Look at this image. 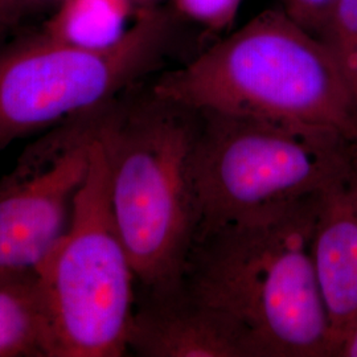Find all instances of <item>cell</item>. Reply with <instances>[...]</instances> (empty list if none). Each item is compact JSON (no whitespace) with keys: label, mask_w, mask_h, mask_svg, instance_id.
<instances>
[{"label":"cell","mask_w":357,"mask_h":357,"mask_svg":"<svg viewBox=\"0 0 357 357\" xmlns=\"http://www.w3.org/2000/svg\"><path fill=\"white\" fill-rule=\"evenodd\" d=\"M63 0H0V38L28 17Z\"/></svg>","instance_id":"cell-15"},{"label":"cell","mask_w":357,"mask_h":357,"mask_svg":"<svg viewBox=\"0 0 357 357\" xmlns=\"http://www.w3.org/2000/svg\"><path fill=\"white\" fill-rule=\"evenodd\" d=\"M172 36L171 13L150 8L106 48L76 47L45 33L0 45V151L138 85L160 65Z\"/></svg>","instance_id":"cell-4"},{"label":"cell","mask_w":357,"mask_h":357,"mask_svg":"<svg viewBox=\"0 0 357 357\" xmlns=\"http://www.w3.org/2000/svg\"><path fill=\"white\" fill-rule=\"evenodd\" d=\"M318 196L196 233L181 282L253 357L333 356L311 250Z\"/></svg>","instance_id":"cell-1"},{"label":"cell","mask_w":357,"mask_h":357,"mask_svg":"<svg viewBox=\"0 0 357 357\" xmlns=\"http://www.w3.org/2000/svg\"><path fill=\"white\" fill-rule=\"evenodd\" d=\"M38 273L48 308L53 357L128 355L138 281L112 212L97 134L69 228Z\"/></svg>","instance_id":"cell-5"},{"label":"cell","mask_w":357,"mask_h":357,"mask_svg":"<svg viewBox=\"0 0 357 357\" xmlns=\"http://www.w3.org/2000/svg\"><path fill=\"white\" fill-rule=\"evenodd\" d=\"M139 85V84H138ZM138 85L97 107L110 206L137 287L181 282L200 224L195 183L199 113Z\"/></svg>","instance_id":"cell-3"},{"label":"cell","mask_w":357,"mask_h":357,"mask_svg":"<svg viewBox=\"0 0 357 357\" xmlns=\"http://www.w3.org/2000/svg\"><path fill=\"white\" fill-rule=\"evenodd\" d=\"M128 349L141 357H253L241 331L183 282L137 287Z\"/></svg>","instance_id":"cell-8"},{"label":"cell","mask_w":357,"mask_h":357,"mask_svg":"<svg viewBox=\"0 0 357 357\" xmlns=\"http://www.w3.org/2000/svg\"><path fill=\"white\" fill-rule=\"evenodd\" d=\"M96 110L44 131L0 180V275L38 271L66 233L89 171Z\"/></svg>","instance_id":"cell-7"},{"label":"cell","mask_w":357,"mask_h":357,"mask_svg":"<svg viewBox=\"0 0 357 357\" xmlns=\"http://www.w3.org/2000/svg\"><path fill=\"white\" fill-rule=\"evenodd\" d=\"M43 33L82 48H106L123 38L128 0H63Z\"/></svg>","instance_id":"cell-11"},{"label":"cell","mask_w":357,"mask_h":357,"mask_svg":"<svg viewBox=\"0 0 357 357\" xmlns=\"http://www.w3.org/2000/svg\"><path fill=\"white\" fill-rule=\"evenodd\" d=\"M311 250L336 356L357 323V153L318 196Z\"/></svg>","instance_id":"cell-9"},{"label":"cell","mask_w":357,"mask_h":357,"mask_svg":"<svg viewBox=\"0 0 357 357\" xmlns=\"http://www.w3.org/2000/svg\"><path fill=\"white\" fill-rule=\"evenodd\" d=\"M167 101L339 137L357 146V94L321 38L268 10L150 86Z\"/></svg>","instance_id":"cell-2"},{"label":"cell","mask_w":357,"mask_h":357,"mask_svg":"<svg viewBox=\"0 0 357 357\" xmlns=\"http://www.w3.org/2000/svg\"><path fill=\"white\" fill-rule=\"evenodd\" d=\"M197 113V230L315 196L357 153L355 144L326 132Z\"/></svg>","instance_id":"cell-6"},{"label":"cell","mask_w":357,"mask_h":357,"mask_svg":"<svg viewBox=\"0 0 357 357\" xmlns=\"http://www.w3.org/2000/svg\"><path fill=\"white\" fill-rule=\"evenodd\" d=\"M176 10L212 31H225L236 20L243 0H174Z\"/></svg>","instance_id":"cell-13"},{"label":"cell","mask_w":357,"mask_h":357,"mask_svg":"<svg viewBox=\"0 0 357 357\" xmlns=\"http://www.w3.org/2000/svg\"><path fill=\"white\" fill-rule=\"evenodd\" d=\"M318 36L333 52L357 94V0H333Z\"/></svg>","instance_id":"cell-12"},{"label":"cell","mask_w":357,"mask_h":357,"mask_svg":"<svg viewBox=\"0 0 357 357\" xmlns=\"http://www.w3.org/2000/svg\"><path fill=\"white\" fill-rule=\"evenodd\" d=\"M337 357H357V323L337 349Z\"/></svg>","instance_id":"cell-16"},{"label":"cell","mask_w":357,"mask_h":357,"mask_svg":"<svg viewBox=\"0 0 357 357\" xmlns=\"http://www.w3.org/2000/svg\"><path fill=\"white\" fill-rule=\"evenodd\" d=\"M283 11L318 35L333 0H281Z\"/></svg>","instance_id":"cell-14"},{"label":"cell","mask_w":357,"mask_h":357,"mask_svg":"<svg viewBox=\"0 0 357 357\" xmlns=\"http://www.w3.org/2000/svg\"><path fill=\"white\" fill-rule=\"evenodd\" d=\"M0 357H53L48 308L38 271L0 275Z\"/></svg>","instance_id":"cell-10"}]
</instances>
